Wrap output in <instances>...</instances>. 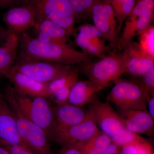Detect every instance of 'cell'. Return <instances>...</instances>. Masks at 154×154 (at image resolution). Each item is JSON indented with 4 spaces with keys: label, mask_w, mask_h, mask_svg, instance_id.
<instances>
[{
    "label": "cell",
    "mask_w": 154,
    "mask_h": 154,
    "mask_svg": "<svg viewBox=\"0 0 154 154\" xmlns=\"http://www.w3.org/2000/svg\"><path fill=\"white\" fill-rule=\"evenodd\" d=\"M19 36L18 59L74 65L89 61L91 58L87 54L77 50L69 44L42 42L26 32Z\"/></svg>",
    "instance_id": "cell-1"
},
{
    "label": "cell",
    "mask_w": 154,
    "mask_h": 154,
    "mask_svg": "<svg viewBox=\"0 0 154 154\" xmlns=\"http://www.w3.org/2000/svg\"><path fill=\"white\" fill-rule=\"evenodd\" d=\"M3 94L14 113L18 132L25 145L37 154H53L50 140L44 131L33 123L19 108L11 85L6 86Z\"/></svg>",
    "instance_id": "cell-2"
},
{
    "label": "cell",
    "mask_w": 154,
    "mask_h": 154,
    "mask_svg": "<svg viewBox=\"0 0 154 154\" xmlns=\"http://www.w3.org/2000/svg\"><path fill=\"white\" fill-rule=\"evenodd\" d=\"M126 65L124 52L113 53L105 56L96 62L89 61L81 64L80 69L88 80L102 90L125 73Z\"/></svg>",
    "instance_id": "cell-3"
},
{
    "label": "cell",
    "mask_w": 154,
    "mask_h": 154,
    "mask_svg": "<svg viewBox=\"0 0 154 154\" xmlns=\"http://www.w3.org/2000/svg\"><path fill=\"white\" fill-rule=\"evenodd\" d=\"M15 99L20 110L30 120L44 131L49 140L54 128V106L43 96H30L14 91Z\"/></svg>",
    "instance_id": "cell-4"
},
{
    "label": "cell",
    "mask_w": 154,
    "mask_h": 154,
    "mask_svg": "<svg viewBox=\"0 0 154 154\" xmlns=\"http://www.w3.org/2000/svg\"><path fill=\"white\" fill-rule=\"evenodd\" d=\"M106 97V101L119 109L147 110V95L134 81L119 79Z\"/></svg>",
    "instance_id": "cell-5"
},
{
    "label": "cell",
    "mask_w": 154,
    "mask_h": 154,
    "mask_svg": "<svg viewBox=\"0 0 154 154\" xmlns=\"http://www.w3.org/2000/svg\"><path fill=\"white\" fill-rule=\"evenodd\" d=\"M29 4L36 11V17L51 20L74 36L75 18L68 0H30Z\"/></svg>",
    "instance_id": "cell-6"
},
{
    "label": "cell",
    "mask_w": 154,
    "mask_h": 154,
    "mask_svg": "<svg viewBox=\"0 0 154 154\" xmlns=\"http://www.w3.org/2000/svg\"><path fill=\"white\" fill-rule=\"evenodd\" d=\"M74 67L73 65L18 59L12 69L38 82L49 84L68 73Z\"/></svg>",
    "instance_id": "cell-7"
},
{
    "label": "cell",
    "mask_w": 154,
    "mask_h": 154,
    "mask_svg": "<svg viewBox=\"0 0 154 154\" xmlns=\"http://www.w3.org/2000/svg\"><path fill=\"white\" fill-rule=\"evenodd\" d=\"M99 130L88 110L87 117L82 122L54 131L50 140L61 146H73L79 148L94 137Z\"/></svg>",
    "instance_id": "cell-8"
},
{
    "label": "cell",
    "mask_w": 154,
    "mask_h": 154,
    "mask_svg": "<svg viewBox=\"0 0 154 154\" xmlns=\"http://www.w3.org/2000/svg\"><path fill=\"white\" fill-rule=\"evenodd\" d=\"M94 26L102 33L110 46H116L117 25L115 13L108 0H96L91 13Z\"/></svg>",
    "instance_id": "cell-9"
},
{
    "label": "cell",
    "mask_w": 154,
    "mask_h": 154,
    "mask_svg": "<svg viewBox=\"0 0 154 154\" xmlns=\"http://www.w3.org/2000/svg\"><path fill=\"white\" fill-rule=\"evenodd\" d=\"M91 104L88 110L97 126L113 139L125 127L121 117L107 101L102 102L96 99Z\"/></svg>",
    "instance_id": "cell-10"
},
{
    "label": "cell",
    "mask_w": 154,
    "mask_h": 154,
    "mask_svg": "<svg viewBox=\"0 0 154 154\" xmlns=\"http://www.w3.org/2000/svg\"><path fill=\"white\" fill-rule=\"evenodd\" d=\"M2 21L10 33L19 36L34 27L36 11L30 4L14 6L4 13Z\"/></svg>",
    "instance_id": "cell-11"
},
{
    "label": "cell",
    "mask_w": 154,
    "mask_h": 154,
    "mask_svg": "<svg viewBox=\"0 0 154 154\" xmlns=\"http://www.w3.org/2000/svg\"><path fill=\"white\" fill-rule=\"evenodd\" d=\"M0 142L8 144L19 145L27 146L18 132L14 113L4 94L1 92Z\"/></svg>",
    "instance_id": "cell-12"
},
{
    "label": "cell",
    "mask_w": 154,
    "mask_h": 154,
    "mask_svg": "<svg viewBox=\"0 0 154 154\" xmlns=\"http://www.w3.org/2000/svg\"><path fill=\"white\" fill-rule=\"evenodd\" d=\"M124 52L126 59L125 73L137 78L142 76L154 67V57L143 51L139 44L131 42Z\"/></svg>",
    "instance_id": "cell-13"
},
{
    "label": "cell",
    "mask_w": 154,
    "mask_h": 154,
    "mask_svg": "<svg viewBox=\"0 0 154 154\" xmlns=\"http://www.w3.org/2000/svg\"><path fill=\"white\" fill-rule=\"evenodd\" d=\"M118 113L125 128L134 133L154 135V119L148 110L119 109Z\"/></svg>",
    "instance_id": "cell-14"
},
{
    "label": "cell",
    "mask_w": 154,
    "mask_h": 154,
    "mask_svg": "<svg viewBox=\"0 0 154 154\" xmlns=\"http://www.w3.org/2000/svg\"><path fill=\"white\" fill-rule=\"evenodd\" d=\"M11 82L14 91L19 94L40 96L50 99L48 84L38 82L11 68L5 77Z\"/></svg>",
    "instance_id": "cell-15"
},
{
    "label": "cell",
    "mask_w": 154,
    "mask_h": 154,
    "mask_svg": "<svg viewBox=\"0 0 154 154\" xmlns=\"http://www.w3.org/2000/svg\"><path fill=\"white\" fill-rule=\"evenodd\" d=\"M33 28L36 33L35 38L38 41L68 44L71 36L68 31L51 20L43 17H36Z\"/></svg>",
    "instance_id": "cell-16"
},
{
    "label": "cell",
    "mask_w": 154,
    "mask_h": 154,
    "mask_svg": "<svg viewBox=\"0 0 154 154\" xmlns=\"http://www.w3.org/2000/svg\"><path fill=\"white\" fill-rule=\"evenodd\" d=\"M54 111L55 124L52 134L56 131L79 124L88 115V110L68 103L56 105L54 106Z\"/></svg>",
    "instance_id": "cell-17"
},
{
    "label": "cell",
    "mask_w": 154,
    "mask_h": 154,
    "mask_svg": "<svg viewBox=\"0 0 154 154\" xmlns=\"http://www.w3.org/2000/svg\"><path fill=\"white\" fill-rule=\"evenodd\" d=\"M79 70L74 68L69 72L48 84L50 98L56 105L67 103L69 94L79 81Z\"/></svg>",
    "instance_id": "cell-18"
},
{
    "label": "cell",
    "mask_w": 154,
    "mask_h": 154,
    "mask_svg": "<svg viewBox=\"0 0 154 154\" xmlns=\"http://www.w3.org/2000/svg\"><path fill=\"white\" fill-rule=\"evenodd\" d=\"M154 0H140L135 5L125 23L121 37L117 42V48L119 50L125 49L134 37V29L140 17L146 11L154 9Z\"/></svg>",
    "instance_id": "cell-19"
},
{
    "label": "cell",
    "mask_w": 154,
    "mask_h": 154,
    "mask_svg": "<svg viewBox=\"0 0 154 154\" xmlns=\"http://www.w3.org/2000/svg\"><path fill=\"white\" fill-rule=\"evenodd\" d=\"M101 90L90 80L78 81L72 88L67 103L81 107L91 104L96 99V95Z\"/></svg>",
    "instance_id": "cell-20"
},
{
    "label": "cell",
    "mask_w": 154,
    "mask_h": 154,
    "mask_svg": "<svg viewBox=\"0 0 154 154\" xmlns=\"http://www.w3.org/2000/svg\"><path fill=\"white\" fill-rule=\"evenodd\" d=\"M19 45V36L10 33L0 46V80L14 66L18 57Z\"/></svg>",
    "instance_id": "cell-21"
},
{
    "label": "cell",
    "mask_w": 154,
    "mask_h": 154,
    "mask_svg": "<svg viewBox=\"0 0 154 154\" xmlns=\"http://www.w3.org/2000/svg\"><path fill=\"white\" fill-rule=\"evenodd\" d=\"M112 143V139L100 130L94 137L79 149L83 154L90 152L102 154Z\"/></svg>",
    "instance_id": "cell-22"
},
{
    "label": "cell",
    "mask_w": 154,
    "mask_h": 154,
    "mask_svg": "<svg viewBox=\"0 0 154 154\" xmlns=\"http://www.w3.org/2000/svg\"><path fill=\"white\" fill-rule=\"evenodd\" d=\"M109 2L115 13L116 19L117 22V33L118 34L125 21L134 8L136 5V0H123Z\"/></svg>",
    "instance_id": "cell-23"
},
{
    "label": "cell",
    "mask_w": 154,
    "mask_h": 154,
    "mask_svg": "<svg viewBox=\"0 0 154 154\" xmlns=\"http://www.w3.org/2000/svg\"><path fill=\"white\" fill-rule=\"evenodd\" d=\"M140 47L149 55L154 57L153 26H149L140 34Z\"/></svg>",
    "instance_id": "cell-24"
},
{
    "label": "cell",
    "mask_w": 154,
    "mask_h": 154,
    "mask_svg": "<svg viewBox=\"0 0 154 154\" xmlns=\"http://www.w3.org/2000/svg\"><path fill=\"white\" fill-rule=\"evenodd\" d=\"M74 13L75 21L90 14L96 0H68Z\"/></svg>",
    "instance_id": "cell-25"
},
{
    "label": "cell",
    "mask_w": 154,
    "mask_h": 154,
    "mask_svg": "<svg viewBox=\"0 0 154 154\" xmlns=\"http://www.w3.org/2000/svg\"><path fill=\"white\" fill-rule=\"evenodd\" d=\"M143 140L137 134L131 132L125 127L112 140L113 143L121 147L126 145L136 143Z\"/></svg>",
    "instance_id": "cell-26"
},
{
    "label": "cell",
    "mask_w": 154,
    "mask_h": 154,
    "mask_svg": "<svg viewBox=\"0 0 154 154\" xmlns=\"http://www.w3.org/2000/svg\"><path fill=\"white\" fill-rule=\"evenodd\" d=\"M134 80L141 87L148 96H154V67L142 76Z\"/></svg>",
    "instance_id": "cell-27"
},
{
    "label": "cell",
    "mask_w": 154,
    "mask_h": 154,
    "mask_svg": "<svg viewBox=\"0 0 154 154\" xmlns=\"http://www.w3.org/2000/svg\"><path fill=\"white\" fill-rule=\"evenodd\" d=\"M154 9L146 11L139 18L134 29V36L140 34L149 26L153 17Z\"/></svg>",
    "instance_id": "cell-28"
},
{
    "label": "cell",
    "mask_w": 154,
    "mask_h": 154,
    "mask_svg": "<svg viewBox=\"0 0 154 154\" xmlns=\"http://www.w3.org/2000/svg\"><path fill=\"white\" fill-rule=\"evenodd\" d=\"M0 144L11 154H37L25 146L11 145L0 142Z\"/></svg>",
    "instance_id": "cell-29"
},
{
    "label": "cell",
    "mask_w": 154,
    "mask_h": 154,
    "mask_svg": "<svg viewBox=\"0 0 154 154\" xmlns=\"http://www.w3.org/2000/svg\"><path fill=\"white\" fill-rule=\"evenodd\" d=\"M140 154H154L151 146L144 139L134 143Z\"/></svg>",
    "instance_id": "cell-30"
},
{
    "label": "cell",
    "mask_w": 154,
    "mask_h": 154,
    "mask_svg": "<svg viewBox=\"0 0 154 154\" xmlns=\"http://www.w3.org/2000/svg\"><path fill=\"white\" fill-rule=\"evenodd\" d=\"M57 154H83L79 149L75 146H61Z\"/></svg>",
    "instance_id": "cell-31"
},
{
    "label": "cell",
    "mask_w": 154,
    "mask_h": 154,
    "mask_svg": "<svg viewBox=\"0 0 154 154\" xmlns=\"http://www.w3.org/2000/svg\"><path fill=\"white\" fill-rule=\"evenodd\" d=\"M120 154H140L134 144L126 145L120 148Z\"/></svg>",
    "instance_id": "cell-32"
},
{
    "label": "cell",
    "mask_w": 154,
    "mask_h": 154,
    "mask_svg": "<svg viewBox=\"0 0 154 154\" xmlns=\"http://www.w3.org/2000/svg\"><path fill=\"white\" fill-rule=\"evenodd\" d=\"M21 2L24 3L22 0H0V9L11 8Z\"/></svg>",
    "instance_id": "cell-33"
},
{
    "label": "cell",
    "mask_w": 154,
    "mask_h": 154,
    "mask_svg": "<svg viewBox=\"0 0 154 154\" xmlns=\"http://www.w3.org/2000/svg\"><path fill=\"white\" fill-rule=\"evenodd\" d=\"M150 115L154 119V96H148L147 98V107Z\"/></svg>",
    "instance_id": "cell-34"
},
{
    "label": "cell",
    "mask_w": 154,
    "mask_h": 154,
    "mask_svg": "<svg viewBox=\"0 0 154 154\" xmlns=\"http://www.w3.org/2000/svg\"><path fill=\"white\" fill-rule=\"evenodd\" d=\"M102 154H119L118 149L114 146L108 147L105 152Z\"/></svg>",
    "instance_id": "cell-35"
},
{
    "label": "cell",
    "mask_w": 154,
    "mask_h": 154,
    "mask_svg": "<svg viewBox=\"0 0 154 154\" xmlns=\"http://www.w3.org/2000/svg\"><path fill=\"white\" fill-rule=\"evenodd\" d=\"M10 34L7 28L3 27L0 24V35H8Z\"/></svg>",
    "instance_id": "cell-36"
},
{
    "label": "cell",
    "mask_w": 154,
    "mask_h": 154,
    "mask_svg": "<svg viewBox=\"0 0 154 154\" xmlns=\"http://www.w3.org/2000/svg\"><path fill=\"white\" fill-rule=\"evenodd\" d=\"M8 35H0V46L4 43Z\"/></svg>",
    "instance_id": "cell-37"
},
{
    "label": "cell",
    "mask_w": 154,
    "mask_h": 154,
    "mask_svg": "<svg viewBox=\"0 0 154 154\" xmlns=\"http://www.w3.org/2000/svg\"><path fill=\"white\" fill-rule=\"evenodd\" d=\"M25 4H30V0H22Z\"/></svg>",
    "instance_id": "cell-38"
},
{
    "label": "cell",
    "mask_w": 154,
    "mask_h": 154,
    "mask_svg": "<svg viewBox=\"0 0 154 154\" xmlns=\"http://www.w3.org/2000/svg\"><path fill=\"white\" fill-rule=\"evenodd\" d=\"M109 2H116V1H123V0H108Z\"/></svg>",
    "instance_id": "cell-39"
}]
</instances>
